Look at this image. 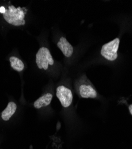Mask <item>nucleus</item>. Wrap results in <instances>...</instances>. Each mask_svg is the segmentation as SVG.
<instances>
[{
    "label": "nucleus",
    "instance_id": "f257e3e1",
    "mask_svg": "<svg viewBox=\"0 0 132 149\" xmlns=\"http://www.w3.org/2000/svg\"><path fill=\"white\" fill-rule=\"evenodd\" d=\"M25 14L20 7L16 8L13 6H8V8L6 10L5 14L3 15V17L9 24L19 26L24 25L26 23L24 20Z\"/></svg>",
    "mask_w": 132,
    "mask_h": 149
},
{
    "label": "nucleus",
    "instance_id": "0eeeda50",
    "mask_svg": "<svg viewBox=\"0 0 132 149\" xmlns=\"http://www.w3.org/2000/svg\"><path fill=\"white\" fill-rule=\"evenodd\" d=\"M53 97L52 94L46 93L36 100L33 106L36 109H40L42 107H46L51 103Z\"/></svg>",
    "mask_w": 132,
    "mask_h": 149
},
{
    "label": "nucleus",
    "instance_id": "7ed1b4c3",
    "mask_svg": "<svg viewBox=\"0 0 132 149\" xmlns=\"http://www.w3.org/2000/svg\"><path fill=\"white\" fill-rule=\"evenodd\" d=\"M120 39L116 38L111 41L102 45L101 54L107 60L113 61L118 57V49L119 48Z\"/></svg>",
    "mask_w": 132,
    "mask_h": 149
},
{
    "label": "nucleus",
    "instance_id": "9d476101",
    "mask_svg": "<svg viewBox=\"0 0 132 149\" xmlns=\"http://www.w3.org/2000/svg\"><path fill=\"white\" fill-rule=\"evenodd\" d=\"M6 9L5 8V7H3V6H1V7H0V13H2V14H5V13H6Z\"/></svg>",
    "mask_w": 132,
    "mask_h": 149
},
{
    "label": "nucleus",
    "instance_id": "39448f33",
    "mask_svg": "<svg viewBox=\"0 0 132 149\" xmlns=\"http://www.w3.org/2000/svg\"><path fill=\"white\" fill-rule=\"evenodd\" d=\"M57 45L66 57L69 58L73 54L74 52L73 47L64 37H61Z\"/></svg>",
    "mask_w": 132,
    "mask_h": 149
},
{
    "label": "nucleus",
    "instance_id": "6e6552de",
    "mask_svg": "<svg viewBox=\"0 0 132 149\" xmlns=\"http://www.w3.org/2000/svg\"><path fill=\"white\" fill-rule=\"evenodd\" d=\"M17 109V106L14 102H9L7 107L3 111L1 117L5 121L8 120L14 115Z\"/></svg>",
    "mask_w": 132,
    "mask_h": 149
},
{
    "label": "nucleus",
    "instance_id": "1a4fd4ad",
    "mask_svg": "<svg viewBox=\"0 0 132 149\" xmlns=\"http://www.w3.org/2000/svg\"><path fill=\"white\" fill-rule=\"evenodd\" d=\"M9 60L11 63V67L14 70L17 72H21L23 70L24 68H25V65H24L23 62L20 59L16 57L12 56Z\"/></svg>",
    "mask_w": 132,
    "mask_h": 149
},
{
    "label": "nucleus",
    "instance_id": "20e7f679",
    "mask_svg": "<svg viewBox=\"0 0 132 149\" xmlns=\"http://www.w3.org/2000/svg\"><path fill=\"white\" fill-rule=\"evenodd\" d=\"M56 95L64 107H69L73 101L71 91L65 86L61 85L57 88Z\"/></svg>",
    "mask_w": 132,
    "mask_h": 149
},
{
    "label": "nucleus",
    "instance_id": "f03ea898",
    "mask_svg": "<svg viewBox=\"0 0 132 149\" xmlns=\"http://www.w3.org/2000/svg\"><path fill=\"white\" fill-rule=\"evenodd\" d=\"M36 63L40 69L47 70L49 65L53 66L54 59L48 48L42 47L39 48L36 54Z\"/></svg>",
    "mask_w": 132,
    "mask_h": 149
},
{
    "label": "nucleus",
    "instance_id": "423d86ee",
    "mask_svg": "<svg viewBox=\"0 0 132 149\" xmlns=\"http://www.w3.org/2000/svg\"><path fill=\"white\" fill-rule=\"evenodd\" d=\"M79 93L82 98H95L97 97V92L91 85H81L79 86Z\"/></svg>",
    "mask_w": 132,
    "mask_h": 149
},
{
    "label": "nucleus",
    "instance_id": "9b49d317",
    "mask_svg": "<svg viewBox=\"0 0 132 149\" xmlns=\"http://www.w3.org/2000/svg\"><path fill=\"white\" fill-rule=\"evenodd\" d=\"M129 111H130V112L131 115H132V104H130V105L129 106Z\"/></svg>",
    "mask_w": 132,
    "mask_h": 149
}]
</instances>
